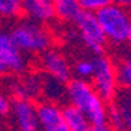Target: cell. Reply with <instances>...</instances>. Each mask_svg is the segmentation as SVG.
<instances>
[{
	"mask_svg": "<svg viewBox=\"0 0 131 131\" xmlns=\"http://www.w3.org/2000/svg\"><path fill=\"white\" fill-rule=\"evenodd\" d=\"M42 82L43 79L39 75H29L22 81L26 98H36L42 94Z\"/></svg>",
	"mask_w": 131,
	"mask_h": 131,
	"instance_id": "2e32d148",
	"label": "cell"
},
{
	"mask_svg": "<svg viewBox=\"0 0 131 131\" xmlns=\"http://www.w3.org/2000/svg\"><path fill=\"white\" fill-rule=\"evenodd\" d=\"M92 71H94V63H92V61H89V59H82V61H79L77 65H75V72H77V75L81 78V79L91 78Z\"/></svg>",
	"mask_w": 131,
	"mask_h": 131,
	"instance_id": "d6986e66",
	"label": "cell"
},
{
	"mask_svg": "<svg viewBox=\"0 0 131 131\" xmlns=\"http://www.w3.org/2000/svg\"><path fill=\"white\" fill-rule=\"evenodd\" d=\"M22 15V0H0V16L13 19Z\"/></svg>",
	"mask_w": 131,
	"mask_h": 131,
	"instance_id": "e0dca14e",
	"label": "cell"
},
{
	"mask_svg": "<svg viewBox=\"0 0 131 131\" xmlns=\"http://www.w3.org/2000/svg\"><path fill=\"white\" fill-rule=\"evenodd\" d=\"M114 105L123 118L125 131H131V89H124L114 96Z\"/></svg>",
	"mask_w": 131,
	"mask_h": 131,
	"instance_id": "4fadbf2b",
	"label": "cell"
},
{
	"mask_svg": "<svg viewBox=\"0 0 131 131\" xmlns=\"http://www.w3.org/2000/svg\"><path fill=\"white\" fill-rule=\"evenodd\" d=\"M101 30L105 39L114 45L125 43L131 29V16L123 6L110 3L95 12Z\"/></svg>",
	"mask_w": 131,
	"mask_h": 131,
	"instance_id": "7a4b0ae2",
	"label": "cell"
},
{
	"mask_svg": "<svg viewBox=\"0 0 131 131\" xmlns=\"http://www.w3.org/2000/svg\"><path fill=\"white\" fill-rule=\"evenodd\" d=\"M115 77H117V84L124 89H131V55L115 66Z\"/></svg>",
	"mask_w": 131,
	"mask_h": 131,
	"instance_id": "9a60e30c",
	"label": "cell"
},
{
	"mask_svg": "<svg viewBox=\"0 0 131 131\" xmlns=\"http://www.w3.org/2000/svg\"><path fill=\"white\" fill-rule=\"evenodd\" d=\"M92 63L94 71L91 75V79H92L91 85L95 89V92L101 96V100L110 102L114 100L117 94V86H118L115 77V65L110 58L101 53L92 59Z\"/></svg>",
	"mask_w": 131,
	"mask_h": 131,
	"instance_id": "277c9868",
	"label": "cell"
},
{
	"mask_svg": "<svg viewBox=\"0 0 131 131\" xmlns=\"http://www.w3.org/2000/svg\"><path fill=\"white\" fill-rule=\"evenodd\" d=\"M40 65L45 69V72L49 73V77L55 78L63 84H66L71 79V68L66 59L63 58V55L59 53L58 50L46 49L45 52H42Z\"/></svg>",
	"mask_w": 131,
	"mask_h": 131,
	"instance_id": "52a82bcc",
	"label": "cell"
},
{
	"mask_svg": "<svg viewBox=\"0 0 131 131\" xmlns=\"http://www.w3.org/2000/svg\"><path fill=\"white\" fill-rule=\"evenodd\" d=\"M13 114L19 131H40L36 107L29 100H16L13 105Z\"/></svg>",
	"mask_w": 131,
	"mask_h": 131,
	"instance_id": "ba28073f",
	"label": "cell"
},
{
	"mask_svg": "<svg viewBox=\"0 0 131 131\" xmlns=\"http://www.w3.org/2000/svg\"><path fill=\"white\" fill-rule=\"evenodd\" d=\"M78 2H79V6H81L82 10H88V12L92 13L102 9L107 4L112 3V0H78Z\"/></svg>",
	"mask_w": 131,
	"mask_h": 131,
	"instance_id": "ffe728a7",
	"label": "cell"
},
{
	"mask_svg": "<svg viewBox=\"0 0 131 131\" xmlns=\"http://www.w3.org/2000/svg\"><path fill=\"white\" fill-rule=\"evenodd\" d=\"M62 121L71 131H86L91 127L86 115L73 105L62 108Z\"/></svg>",
	"mask_w": 131,
	"mask_h": 131,
	"instance_id": "8fae6325",
	"label": "cell"
},
{
	"mask_svg": "<svg viewBox=\"0 0 131 131\" xmlns=\"http://www.w3.org/2000/svg\"><path fill=\"white\" fill-rule=\"evenodd\" d=\"M73 22L77 25V29L79 32L82 42L85 43V46L89 50H92L94 53L100 55L104 50L107 39H105L104 33L98 25L95 13L88 12V10H81Z\"/></svg>",
	"mask_w": 131,
	"mask_h": 131,
	"instance_id": "5b68a950",
	"label": "cell"
},
{
	"mask_svg": "<svg viewBox=\"0 0 131 131\" xmlns=\"http://www.w3.org/2000/svg\"><path fill=\"white\" fill-rule=\"evenodd\" d=\"M9 111H10V102L7 96L0 91V115H6Z\"/></svg>",
	"mask_w": 131,
	"mask_h": 131,
	"instance_id": "7402d4cb",
	"label": "cell"
},
{
	"mask_svg": "<svg viewBox=\"0 0 131 131\" xmlns=\"http://www.w3.org/2000/svg\"><path fill=\"white\" fill-rule=\"evenodd\" d=\"M26 68L23 53L15 46L10 33L0 30V75L20 73Z\"/></svg>",
	"mask_w": 131,
	"mask_h": 131,
	"instance_id": "8992f818",
	"label": "cell"
},
{
	"mask_svg": "<svg viewBox=\"0 0 131 131\" xmlns=\"http://www.w3.org/2000/svg\"><path fill=\"white\" fill-rule=\"evenodd\" d=\"M42 94L46 95L49 102H56L66 94V88L63 86V82L55 79L50 77L49 79H43L42 82Z\"/></svg>",
	"mask_w": 131,
	"mask_h": 131,
	"instance_id": "5bb4252c",
	"label": "cell"
},
{
	"mask_svg": "<svg viewBox=\"0 0 131 131\" xmlns=\"http://www.w3.org/2000/svg\"><path fill=\"white\" fill-rule=\"evenodd\" d=\"M66 84V96L71 105L81 110L92 127L105 125L108 108L105 101L101 100V96L95 92L92 85L81 78L71 79Z\"/></svg>",
	"mask_w": 131,
	"mask_h": 131,
	"instance_id": "6da1fadb",
	"label": "cell"
},
{
	"mask_svg": "<svg viewBox=\"0 0 131 131\" xmlns=\"http://www.w3.org/2000/svg\"><path fill=\"white\" fill-rule=\"evenodd\" d=\"M48 131H71L69 128L66 127L63 123H61V124H58V125H55V127H52V128H49Z\"/></svg>",
	"mask_w": 131,
	"mask_h": 131,
	"instance_id": "603a6c76",
	"label": "cell"
},
{
	"mask_svg": "<svg viewBox=\"0 0 131 131\" xmlns=\"http://www.w3.org/2000/svg\"><path fill=\"white\" fill-rule=\"evenodd\" d=\"M9 91L12 92V95H15L16 100H27L22 81H12L9 84Z\"/></svg>",
	"mask_w": 131,
	"mask_h": 131,
	"instance_id": "44dd1931",
	"label": "cell"
},
{
	"mask_svg": "<svg viewBox=\"0 0 131 131\" xmlns=\"http://www.w3.org/2000/svg\"><path fill=\"white\" fill-rule=\"evenodd\" d=\"M95 128H96V131H112L107 124H105V125H98V127H95Z\"/></svg>",
	"mask_w": 131,
	"mask_h": 131,
	"instance_id": "d4e9b609",
	"label": "cell"
},
{
	"mask_svg": "<svg viewBox=\"0 0 131 131\" xmlns=\"http://www.w3.org/2000/svg\"><path fill=\"white\" fill-rule=\"evenodd\" d=\"M127 42L131 45V29H130V33H128V39H127Z\"/></svg>",
	"mask_w": 131,
	"mask_h": 131,
	"instance_id": "484cf974",
	"label": "cell"
},
{
	"mask_svg": "<svg viewBox=\"0 0 131 131\" xmlns=\"http://www.w3.org/2000/svg\"><path fill=\"white\" fill-rule=\"evenodd\" d=\"M39 125L43 131H48L49 128L63 123L62 121V108H59L55 102H43L39 107H36Z\"/></svg>",
	"mask_w": 131,
	"mask_h": 131,
	"instance_id": "30bf717a",
	"label": "cell"
},
{
	"mask_svg": "<svg viewBox=\"0 0 131 131\" xmlns=\"http://www.w3.org/2000/svg\"><path fill=\"white\" fill-rule=\"evenodd\" d=\"M15 46L22 53H42L49 49L50 36L40 25L23 20L9 32Z\"/></svg>",
	"mask_w": 131,
	"mask_h": 131,
	"instance_id": "3957f363",
	"label": "cell"
},
{
	"mask_svg": "<svg viewBox=\"0 0 131 131\" xmlns=\"http://www.w3.org/2000/svg\"><path fill=\"white\" fill-rule=\"evenodd\" d=\"M112 3L119 4L123 7H127V6H131V0H112Z\"/></svg>",
	"mask_w": 131,
	"mask_h": 131,
	"instance_id": "cb8c5ba5",
	"label": "cell"
},
{
	"mask_svg": "<svg viewBox=\"0 0 131 131\" xmlns=\"http://www.w3.org/2000/svg\"><path fill=\"white\" fill-rule=\"evenodd\" d=\"M52 3L50 0H22V13L35 22H48L53 17Z\"/></svg>",
	"mask_w": 131,
	"mask_h": 131,
	"instance_id": "9c48e42d",
	"label": "cell"
},
{
	"mask_svg": "<svg viewBox=\"0 0 131 131\" xmlns=\"http://www.w3.org/2000/svg\"><path fill=\"white\" fill-rule=\"evenodd\" d=\"M107 125H110V128L112 131H125L123 118H121L118 110L115 108L114 104L108 108V111H107Z\"/></svg>",
	"mask_w": 131,
	"mask_h": 131,
	"instance_id": "ac0fdd59",
	"label": "cell"
},
{
	"mask_svg": "<svg viewBox=\"0 0 131 131\" xmlns=\"http://www.w3.org/2000/svg\"><path fill=\"white\" fill-rule=\"evenodd\" d=\"M52 6H53V16L65 22L75 20V17L82 10L78 0H53Z\"/></svg>",
	"mask_w": 131,
	"mask_h": 131,
	"instance_id": "7c38bea8",
	"label": "cell"
}]
</instances>
